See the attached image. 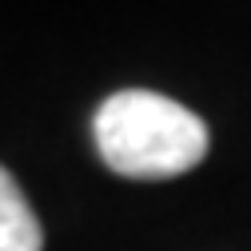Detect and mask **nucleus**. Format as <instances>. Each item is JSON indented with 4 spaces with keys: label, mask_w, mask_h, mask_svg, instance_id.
Instances as JSON below:
<instances>
[{
    "label": "nucleus",
    "mask_w": 251,
    "mask_h": 251,
    "mask_svg": "<svg viewBox=\"0 0 251 251\" xmlns=\"http://www.w3.org/2000/svg\"><path fill=\"white\" fill-rule=\"evenodd\" d=\"M100 160L124 179H176L203 164L207 124L148 88H124L96 112Z\"/></svg>",
    "instance_id": "1"
},
{
    "label": "nucleus",
    "mask_w": 251,
    "mask_h": 251,
    "mask_svg": "<svg viewBox=\"0 0 251 251\" xmlns=\"http://www.w3.org/2000/svg\"><path fill=\"white\" fill-rule=\"evenodd\" d=\"M0 251H44V227L8 168H0Z\"/></svg>",
    "instance_id": "2"
}]
</instances>
